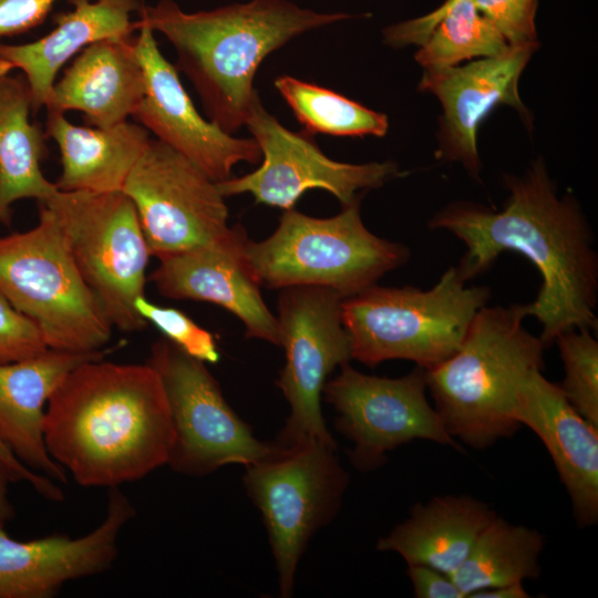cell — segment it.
Masks as SVG:
<instances>
[{"mask_svg":"<svg viewBox=\"0 0 598 598\" xmlns=\"http://www.w3.org/2000/svg\"><path fill=\"white\" fill-rule=\"evenodd\" d=\"M509 197L501 210L452 203L429 223L466 247L456 266L467 281L485 272L503 251L525 256L542 276L534 301L520 305L542 324L546 348L574 328H597L598 257L594 235L576 202L559 198L542 161L523 176L504 175Z\"/></svg>","mask_w":598,"mask_h":598,"instance_id":"1","label":"cell"},{"mask_svg":"<svg viewBox=\"0 0 598 598\" xmlns=\"http://www.w3.org/2000/svg\"><path fill=\"white\" fill-rule=\"evenodd\" d=\"M50 456L83 487H118L167 464L174 430L158 373L104 358L73 369L48 401Z\"/></svg>","mask_w":598,"mask_h":598,"instance_id":"2","label":"cell"},{"mask_svg":"<svg viewBox=\"0 0 598 598\" xmlns=\"http://www.w3.org/2000/svg\"><path fill=\"white\" fill-rule=\"evenodd\" d=\"M138 13L134 25H148L168 40L175 68L194 85L208 120L228 134L246 124L258 95L255 74L267 55L302 33L354 17L289 0H250L196 12L161 0Z\"/></svg>","mask_w":598,"mask_h":598,"instance_id":"3","label":"cell"},{"mask_svg":"<svg viewBox=\"0 0 598 598\" xmlns=\"http://www.w3.org/2000/svg\"><path fill=\"white\" fill-rule=\"evenodd\" d=\"M520 305L482 307L460 348L425 370L426 388L453 439L486 448L512 436L516 395L525 377L544 368L546 346L523 324Z\"/></svg>","mask_w":598,"mask_h":598,"instance_id":"4","label":"cell"},{"mask_svg":"<svg viewBox=\"0 0 598 598\" xmlns=\"http://www.w3.org/2000/svg\"><path fill=\"white\" fill-rule=\"evenodd\" d=\"M489 297L486 286L467 287L456 266L426 290L373 285L342 300L351 358L368 367L403 359L429 370L460 348Z\"/></svg>","mask_w":598,"mask_h":598,"instance_id":"5","label":"cell"},{"mask_svg":"<svg viewBox=\"0 0 598 598\" xmlns=\"http://www.w3.org/2000/svg\"><path fill=\"white\" fill-rule=\"evenodd\" d=\"M244 251L261 286L323 287L343 298L375 285L409 258L405 246L364 226L359 199L328 218L287 209L271 236L256 243L247 239Z\"/></svg>","mask_w":598,"mask_h":598,"instance_id":"6","label":"cell"},{"mask_svg":"<svg viewBox=\"0 0 598 598\" xmlns=\"http://www.w3.org/2000/svg\"><path fill=\"white\" fill-rule=\"evenodd\" d=\"M0 290L38 327L49 349L96 351L111 339L113 326L43 203L34 227L0 237Z\"/></svg>","mask_w":598,"mask_h":598,"instance_id":"7","label":"cell"},{"mask_svg":"<svg viewBox=\"0 0 598 598\" xmlns=\"http://www.w3.org/2000/svg\"><path fill=\"white\" fill-rule=\"evenodd\" d=\"M55 214L75 265L113 327L145 329L135 309L152 256L137 212L123 192L58 190L43 202Z\"/></svg>","mask_w":598,"mask_h":598,"instance_id":"8","label":"cell"},{"mask_svg":"<svg viewBox=\"0 0 598 598\" xmlns=\"http://www.w3.org/2000/svg\"><path fill=\"white\" fill-rule=\"evenodd\" d=\"M246 466L244 484L267 528L281 597L292 594L296 570L311 537L337 514L349 475L337 446L309 439L280 446Z\"/></svg>","mask_w":598,"mask_h":598,"instance_id":"9","label":"cell"},{"mask_svg":"<svg viewBox=\"0 0 598 598\" xmlns=\"http://www.w3.org/2000/svg\"><path fill=\"white\" fill-rule=\"evenodd\" d=\"M147 363L158 373L166 394L174 430L167 465L175 472L203 476L229 464L248 466L277 448L275 442L254 436L205 362L159 339L152 344Z\"/></svg>","mask_w":598,"mask_h":598,"instance_id":"10","label":"cell"},{"mask_svg":"<svg viewBox=\"0 0 598 598\" xmlns=\"http://www.w3.org/2000/svg\"><path fill=\"white\" fill-rule=\"evenodd\" d=\"M343 299L323 287L281 289L276 318L286 363L276 383L290 413L275 441L280 446L309 439L337 446L326 426L320 401L329 374L352 359L341 317Z\"/></svg>","mask_w":598,"mask_h":598,"instance_id":"11","label":"cell"},{"mask_svg":"<svg viewBox=\"0 0 598 598\" xmlns=\"http://www.w3.org/2000/svg\"><path fill=\"white\" fill-rule=\"evenodd\" d=\"M425 370L416 365L401 378L368 375L349 362L327 381L326 400L338 413L337 429L352 443L351 463L359 471L381 466L386 453L414 440L463 451L426 398Z\"/></svg>","mask_w":598,"mask_h":598,"instance_id":"12","label":"cell"},{"mask_svg":"<svg viewBox=\"0 0 598 598\" xmlns=\"http://www.w3.org/2000/svg\"><path fill=\"white\" fill-rule=\"evenodd\" d=\"M122 190L157 258L214 243L233 229L217 183L156 138L150 140Z\"/></svg>","mask_w":598,"mask_h":598,"instance_id":"13","label":"cell"},{"mask_svg":"<svg viewBox=\"0 0 598 598\" xmlns=\"http://www.w3.org/2000/svg\"><path fill=\"white\" fill-rule=\"evenodd\" d=\"M245 126L259 145L262 163L249 174L218 182L224 197L248 193L259 204L287 210L303 193L320 188L347 206L359 199V190L378 188L401 175L392 162L350 164L329 158L308 135L280 124L259 95Z\"/></svg>","mask_w":598,"mask_h":598,"instance_id":"14","label":"cell"},{"mask_svg":"<svg viewBox=\"0 0 598 598\" xmlns=\"http://www.w3.org/2000/svg\"><path fill=\"white\" fill-rule=\"evenodd\" d=\"M134 27L145 93L132 117L216 183L229 178L240 162L259 163L258 143L252 137H234L205 120L184 89L177 69L162 54L155 32L145 24Z\"/></svg>","mask_w":598,"mask_h":598,"instance_id":"15","label":"cell"},{"mask_svg":"<svg viewBox=\"0 0 598 598\" xmlns=\"http://www.w3.org/2000/svg\"><path fill=\"white\" fill-rule=\"evenodd\" d=\"M136 515L118 488L109 491L104 519L81 537L11 538L0 524V598H51L65 582L110 569L125 525Z\"/></svg>","mask_w":598,"mask_h":598,"instance_id":"16","label":"cell"},{"mask_svg":"<svg viewBox=\"0 0 598 598\" xmlns=\"http://www.w3.org/2000/svg\"><path fill=\"white\" fill-rule=\"evenodd\" d=\"M538 45L508 47L503 52L465 65L424 69L419 90L434 94L443 110L436 156L461 162L472 176L480 174L477 131L499 104L528 114L518 81Z\"/></svg>","mask_w":598,"mask_h":598,"instance_id":"17","label":"cell"},{"mask_svg":"<svg viewBox=\"0 0 598 598\" xmlns=\"http://www.w3.org/2000/svg\"><path fill=\"white\" fill-rule=\"evenodd\" d=\"M244 228L214 243L158 258L147 280L164 297L215 303L237 317L248 338L279 346L277 318L245 257Z\"/></svg>","mask_w":598,"mask_h":598,"instance_id":"18","label":"cell"},{"mask_svg":"<svg viewBox=\"0 0 598 598\" xmlns=\"http://www.w3.org/2000/svg\"><path fill=\"white\" fill-rule=\"evenodd\" d=\"M513 417L546 446L579 526L598 522V426L582 417L558 384L536 369L519 385Z\"/></svg>","mask_w":598,"mask_h":598,"instance_id":"19","label":"cell"},{"mask_svg":"<svg viewBox=\"0 0 598 598\" xmlns=\"http://www.w3.org/2000/svg\"><path fill=\"white\" fill-rule=\"evenodd\" d=\"M104 350L74 352L47 349L0 363V435L29 468L55 482L66 471L49 454L43 436L44 405L64 378L80 364L105 357Z\"/></svg>","mask_w":598,"mask_h":598,"instance_id":"20","label":"cell"},{"mask_svg":"<svg viewBox=\"0 0 598 598\" xmlns=\"http://www.w3.org/2000/svg\"><path fill=\"white\" fill-rule=\"evenodd\" d=\"M145 93L135 37L105 38L85 47L53 85L47 111L83 113L100 128L127 121Z\"/></svg>","mask_w":598,"mask_h":598,"instance_id":"21","label":"cell"},{"mask_svg":"<svg viewBox=\"0 0 598 598\" xmlns=\"http://www.w3.org/2000/svg\"><path fill=\"white\" fill-rule=\"evenodd\" d=\"M73 9L54 18L55 28L28 43L0 41V73L20 70L30 90L31 110L45 107L61 68L89 44L135 31L140 0H71Z\"/></svg>","mask_w":598,"mask_h":598,"instance_id":"22","label":"cell"},{"mask_svg":"<svg viewBox=\"0 0 598 598\" xmlns=\"http://www.w3.org/2000/svg\"><path fill=\"white\" fill-rule=\"evenodd\" d=\"M45 136L59 146L63 192L109 193L123 186L146 148L150 132L128 121L100 128L74 125L64 113L47 111Z\"/></svg>","mask_w":598,"mask_h":598,"instance_id":"23","label":"cell"},{"mask_svg":"<svg viewBox=\"0 0 598 598\" xmlns=\"http://www.w3.org/2000/svg\"><path fill=\"white\" fill-rule=\"evenodd\" d=\"M495 517L487 504L472 496H435L416 504L377 548L398 553L408 566L423 565L451 576Z\"/></svg>","mask_w":598,"mask_h":598,"instance_id":"24","label":"cell"},{"mask_svg":"<svg viewBox=\"0 0 598 598\" xmlns=\"http://www.w3.org/2000/svg\"><path fill=\"white\" fill-rule=\"evenodd\" d=\"M30 112L25 79L0 73V224L10 221L18 200L43 203L59 190L42 173L47 136L30 122Z\"/></svg>","mask_w":598,"mask_h":598,"instance_id":"25","label":"cell"},{"mask_svg":"<svg viewBox=\"0 0 598 598\" xmlns=\"http://www.w3.org/2000/svg\"><path fill=\"white\" fill-rule=\"evenodd\" d=\"M544 536L496 517L484 528L464 563L450 576L465 597L539 576Z\"/></svg>","mask_w":598,"mask_h":598,"instance_id":"26","label":"cell"},{"mask_svg":"<svg viewBox=\"0 0 598 598\" xmlns=\"http://www.w3.org/2000/svg\"><path fill=\"white\" fill-rule=\"evenodd\" d=\"M275 86L310 134L382 137L388 132L385 114L334 91L289 75L278 76Z\"/></svg>","mask_w":598,"mask_h":598,"instance_id":"27","label":"cell"},{"mask_svg":"<svg viewBox=\"0 0 598 598\" xmlns=\"http://www.w3.org/2000/svg\"><path fill=\"white\" fill-rule=\"evenodd\" d=\"M415 53L424 69H443L496 55L509 45L473 0H460L444 14Z\"/></svg>","mask_w":598,"mask_h":598,"instance_id":"28","label":"cell"},{"mask_svg":"<svg viewBox=\"0 0 598 598\" xmlns=\"http://www.w3.org/2000/svg\"><path fill=\"white\" fill-rule=\"evenodd\" d=\"M554 342L558 346L565 370L559 388L573 408L598 426V342L591 329L567 330Z\"/></svg>","mask_w":598,"mask_h":598,"instance_id":"29","label":"cell"},{"mask_svg":"<svg viewBox=\"0 0 598 598\" xmlns=\"http://www.w3.org/2000/svg\"><path fill=\"white\" fill-rule=\"evenodd\" d=\"M134 306L147 323L154 324L166 339L188 355L205 363L219 361L220 353L214 336L183 311L153 303L145 296L137 298Z\"/></svg>","mask_w":598,"mask_h":598,"instance_id":"30","label":"cell"},{"mask_svg":"<svg viewBox=\"0 0 598 598\" xmlns=\"http://www.w3.org/2000/svg\"><path fill=\"white\" fill-rule=\"evenodd\" d=\"M511 47L539 45L535 28L537 0H473Z\"/></svg>","mask_w":598,"mask_h":598,"instance_id":"31","label":"cell"},{"mask_svg":"<svg viewBox=\"0 0 598 598\" xmlns=\"http://www.w3.org/2000/svg\"><path fill=\"white\" fill-rule=\"evenodd\" d=\"M49 349L38 327L0 290V363L37 355Z\"/></svg>","mask_w":598,"mask_h":598,"instance_id":"32","label":"cell"},{"mask_svg":"<svg viewBox=\"0 0 598 598\" xmlns=\"http://www.w3.org/2000/svg\"><path fill=\"white\" fill-rule=\"evenodd\" d=\"M58 0H0V39L41 24Z\"/></svg>","mask_w":598,"mask_h":598,"instance_id":"33","label":"cell"},{"mask_svg":"<svg viewBox=\"0 0 598 598\" xmlns=\"http://www.w3.org/2000/svg\"><path fill=\"white\" fill-rule=\"evenodd\" d=\"M458 1L445 0L427 14L389 25L383 30L384 42L392 48L423 44L444 14Z\"/></svg>","mask_w":598,"mask_h":598,"instance_id":"34","label":"cell"},{"mask_svg":"<svg viewBox=\"0 0 598 598\" xmlns=\"http://www.w3.org/2000/svg\"><path fill=\"white\" fill-rule=\"evenodd\" d=\"M408 575L412 581L414 596L417 598H464V594L452 578L434 568L411 565Z\"/></svg>","mask_w":598,"mask_h":598,"instance_id":"35","label":"cell"},{"mask_svg":"<svg viewBox=\"0 0 598 598\" xmlns=\"http://www.w3.org/2000/svg\"><path fill=\"white\" fill-rule=\"evenodd\" d=\"M0 458L12 470L18 481L30 484L40 496L53 501L62 502L64 494L55 481L37 473L25 466L12 452L9 445L0 435Z\"/></svg>","mask_w":598,"mask_h":598,"instance_id":"36","label":"cell"},{"mask_svg":"<svg viewBox=\"0 0 598 598\" xmlns=\"http://www.w3.org/2000/svg\"><path fill=\"white\" fill-rule=\"evenodd\" d=\"M12 482H18L12 470L0 458V524L6 525L12 520L16 511L9 498V485Z\"/></svg>","mask_w":598,"mask_h":598,"instance_id":"37","label":"cell"},{"mask_svg":"<svg viewBox=\"0 0 598 598\" xmlns=\"http://www.w3.org/2000/svg\"><path fill=\"white\" fill-rule=\"evenodd\" d=\"M471 598H527L523 582L486 588L471 594Z\"/></svg>","mask_w":598,"mask_h":598,"instance_id":"38","label":"cell"}]
</instances>
